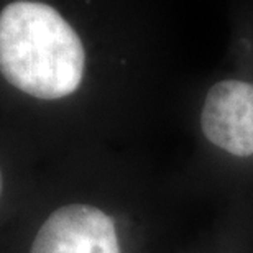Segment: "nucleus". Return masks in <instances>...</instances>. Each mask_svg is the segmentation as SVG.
Returning a JSON list of instances; mask_svg holds the SVG:
<instances>
[{
    "mask_svg": "<svg viewBox=\"0 0 253 253\" xmlns=\"http://www.w3.org/2000/svg\"><path fill=\"white\" fill-rule=\"evenodd\" d=\"M201 128L227 153L253 156V84L227 79L212 85L202 105Z\"/></svg>",
    "mask_w": 253,
    "mask_h": 253,
    "instance_id": "7ed1b4c3",
    "label": "nucleus"
},
{
    "mask_svg": "<svg viewBox=\"0 0 253 253\" xmlns=\"http://www.w3.org/2000/svg\"><path fill=\"white\" fill-rule=\"evenodd\" d=\"M2 189H3V181H2V171H0V197H2Z\"/></svg>",
    "mask_w": 253,
    "mask_h": 253,
    "instance_id": "20e7f679",
    "label": "nucleus"
},
{
    "mask_svg": "<svg viewBox=\"0 0 253 253\" xmlns=\"http://www.w3.org/2000/svg\"><path fill=\"white\" fill-rule=\"evenodd\" d=\"M30 253H122L112 217L99 207L69 204L40 227Z\"/></svg>",
    "mask_w": 253,
    "mask_h": 253,
    "instance_id": "f03ea898",
    "label": "nucleus"
},
{
    "mask_svg": "<svg viewBox=\"0 0 253 253\" xmlns=\"http://www.w3.org/2000/svg\"><path fill=\"white\" fill-rule=\"evenodd\" d=\"M85 51L79 35L56 8L12 2L0 12V74L10 85L43 100L79 89Z\"/></svg>",
    "mask_w": 253,
    "mask_h": 253,
    "instance_id": "f257e3e1",
    "label": "nucleus"
}]
</instances>
